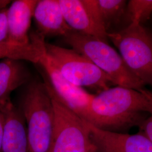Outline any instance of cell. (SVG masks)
<instances>
[{
  "label": "cell",
  "instance_id": "obj_14",
  "mask_svg": "<svg viewBox=\"0 0 152 152\" xmlns=\"http://www.w3.org/2000/svg\"><path fill=\"white\" fill-rule=\"evenodd\" d=\"M29 37L31 43L27 45H19L7 41L1 42L0 59L9 58L38 64L45 39L38 33L31 34Z\"/></svg>",
  "mask_w": 152,
  "mask_h": 152
},
{
  "label": "cell",
  "instance_id": "obj_18",
  "mask_svg": "<svg viewBox=\"0 0 152 152\" xmlns=\"http://www.w3.org/2000/svg\"><path fill=\"white\" fill-rule=\"evenodd\" d=\"M140 128L142 130V133L152 143V112L150 113V115L143 122Z\"/></svg>",
  "mask_w": 152,
  "mask_h": 152
},
{
  "label": "cell",
  "instance_id": "obj_19",
  "mask_svg": "<svg viewBox=\"0 0 152 152\" xmlns=\"http://www.w3.org/2000/svg\"><path fill=\"white\" fill-rule=\"evenodd\" d=\"M5 122V114L0 111V152H2V140H3Z\"/></svg>",
  "mask_w": 152,
  "mask_h": 152
},
{
  "label": "cell",
  "instance_id": "obj_3",
  "mask_svg": "<svg viewBox=\"0 0 152 152\" xmlns=\"http://www.w3.org/2000/svg\"><path fill=\"white\" fill-rule=\"evenodd\" d=\"M63 38L72 49L90 60L108 76L113 85L144 90V83L129 70L120 54L108 42L73 30Z\"/></svg>",
  "mask_w": 152,
  "mask_h": 152
},
{
  "label": "cell",
  "instance_id": "obj_13",
  "mask_svg": "<svg viewBox=\"0 0 152 152\" xmlns=\"http://www.w3.org/2000/svg\"><path fill=\"white\" fill-rule=\"evenodd\" d=\"M4 114L2 152H29L27 127L22 112L14 105Z\"/></svg>",
  "mask_w": 152,
  "mask_h": 152
},
{
  "label": "cell",
  "instance_id": "obj_4",
  "mask_svg": "<svg viewBox=\"0 0 152 152\" xmlns=\"http://www.w3.org/2000/svg\"><path fill=\"white\" fill-rule=\"evenodd\" d=\"M108 38L129 70L152 87V37L142 24L130 23L120 31L108 33Z\"/></svg>",
  "mask_w": 152,
  "mask_h": 152
},
{
  "label": "cell",
  "instance_id": "obj_16",
  "mask_svg": "<svg viewBox=\"0 0 152 152\" xmlns=\"http://www.w3.org/2000/svg\"><path fill=\"white\" fill-rule=\"evenodd\" d=\"M127 11L131 23L142 24L152 14V0H131L127 2Z\"/></svg>",
  "mask_w": 152,
  "mask_h": 152
},
{
  "label": "cell",
  "instance_id": "obj_2",
  "mask_svg": "<svg viewBox=\"0 0 152 152\" xmlns=\"http://www.w3.org/2000/svg\"><path fill=\"white\" fill-rule=\"evenodd\" d=\"M20 110L27 125L29 152H49L54 113L45 82H33L29 85L22 97Z\"/></svg>",
  "mask_w": 152,
  "mask_h": 152
},
{
  "label": "cell",
  "instance_id": "obj_15",
  "mask_svg": "<svg viewBox=\"0 0 152 152\" xmlns=\"http://www.w3.org/2000/svg\"><path fill=\"white\" fill-rule=\"evenodd\" d=\"M95 2L99 15L107 32L112 24L118 22L127 11L126 1L95 0Z\"/></svg>",
  "mask_w": 152,
  "mask_h": 152
},
{
  "label": "cell",
  "instance_id": "obj_10",
  "mask_svg": "<svg viewBox=\"0 0 152 152\" xmlns=\"http://www.w3.org/2000/svg\"><path fill=\"white\" fill-rule=\"evenodd\" d=\"M38 1L16 0L7 8V42L19 45L31 43L29 31Z\"/></svg>",
  "mask_w": 152,
  "mask_h": 152
},
{
  "label": "cell",
  "instance_id": "obj_12",
  "mask_svg": "<svg viewBox=\"0 0 152 152\" xmlns=\"http://www.w3.org/2000/svg\"><path fill=\"white\" fill-rule=\"evenodd\" d=\"M33 18L38 30L43 36H62L72 31L65 21L59 0L38 1Z\"/></svg>",
  "mask_w": 152,
  "mask_h": 152
},
{
  "label": "cell",
  "instance_id": "obj_11",
  "mask_svg": "<svg viewBox=\"0 0 152 152\" xmlns=\"http://www.w3.org/2000/svg\"><path fill=\"white\" fill-rule=\"evenodd\" d=\"M30 72L24 61L6 58L0 61V111L3 113L14 105L11 93L28 82Z\"/></svg>",
  "mask_w": 152,
  "mask_h": 152
},
{
  "label": "cell",
  "instance_id": "obj_9",
  "mask_svg": "<svg viewBox=\"0 0 152 152\" xmlns=\"http://www.w3.org/2000/svg\"><path fill=\"white\" fill-rule=\"evenodd\" d=\"M87 124L96 152H152V143L142 132L130 135L103 130Z\"/></svg>",
  "mask_w": 152,
  "mask_h": 152
},
{
  "label": "cell",
  "instance_id": "obj_1",
  "mask_svg": "<svg viewBox=\"0 0 152 152\" xmlns=\"http://www.w3.org/2000/svg\"><path fill=\"white\" fill-rule=\"evenodd\" d=\"M152 112V94L116 86L94 95L84 120L103 130L123 133L140 127Z\"/></svg>",
  "mask_w": 152,
  "mask_h": 152
},
{
  "label": "cell",
  "instance_id": "obj_6",
  "mask_svg": "<svg viewBox=\"0 0 152 152\" xmlns=\"http://www.w3.org/2000/svg\"><path fill=\"white\" fill-rule=\"evenodd\" d=\"M45 51L61 75L77 86L101 92L113 85L103 72L86 57L72 49L45 42Z\"/></svg>",
  "mask_w": 152,
  "mask_h": 152
},
{
  "label": "cell",
  "instance_id": "obj_21",
  "mask_svg": "<svg viewBox=\"0 0 152 152\" xmlns=\"http://www.w3.org/2000/svg\"><path fill=\"white\" fill-rule=\"evenodd\" d=\"M88 152H96V151H95V148H94V146L92 145V144L91 145V147L90 148V150H89Z\"/></svg>",
  "mask_w": 152,
  "mask_h": 152
},
{
  "label": "cell",
  "instance_id": "obj_20",
  "mask_svg": "<svg viewBox=\"0 0 152 152\" xmlns=\"http://www.w3.org/2000/svg\"><path fill=\"white\" fill-rule=\"evenodd\" d=\"M11 1L9 0H0V11L7 8V6L11 4Z\"/></svg>",
  "mask_w": 152,
  "mask_h": 152
},
{
  "label": "cell",
  "instance_id": "obj_17",
  "mask_svg": "<svg viewBox=\"0 0 152 152\" xmlns=\"http://www.w3.org/2000/svg\"><path fill=\"white\" fill-rule=\"evenodd\" d=\"M7 11V7L0 11V43L7 41L8 39Z\"/></svg>",
  "mask_w": 152,
  "mask_h": 152
},
{
  "label": "cell",
  "instance_id": "obj_8",
  "mask_svg": "<svg viewBox=\"0 0 152 152\" xmlns=\"http://www.w3.org/2000/svg\"><path fill=\"white\" fill-rule=\"evenodd\" d=\"M65 21L77 32L108 42V33L101 20L95 0H59Z\"/></svg>",
  "mask_w": 152,
  "mask_h": 152
},
{
  "label": "cell",
  "instance_id": "obj_7",
  "mask_svg": "<svg viewBox=\"0 0 152 152\" xmlns=\"http://www.w3.org/2000/svg\"><path fill=\"white\" fill-rule=\"evenodd\" d=\"M45 44V42L42 46L38 64L45 71L51 87L61 101L84 120L94 95L73 85L61 75L46 54Z\"/></svg>",
  "mask_w": 152,
  "mask_h": 152
},
{
  "label": "cell",
  "instance_id": "obj_5",
  "mask_svg": "<svg viewBox=\"0 0 152 152\" xmlns=\"http://www.w3.org/2000/svg\"><path fill=\"white\" fill-rule=\"evenodd\" d=\"M45 83L51 98L54 126L49 152H88L91 147L87 122L63 103L48 79Z\"/></svg>",
  "mask_w": 152,
  "mask_h": 152
}]
</instances>
